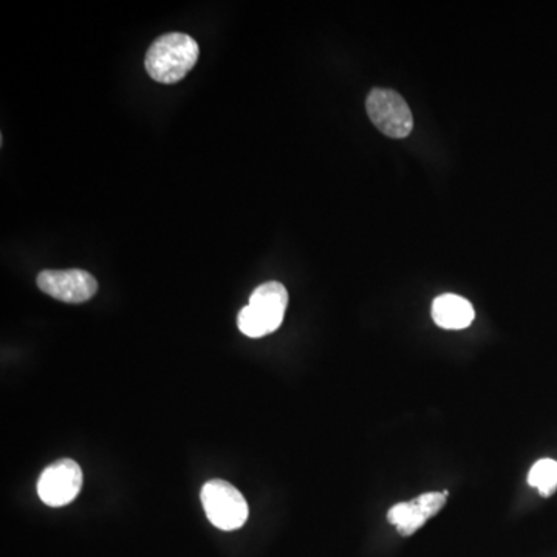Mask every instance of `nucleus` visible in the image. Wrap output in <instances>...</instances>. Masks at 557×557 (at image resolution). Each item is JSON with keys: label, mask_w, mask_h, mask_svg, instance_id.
Listing matches in <instances>:
<instances>
[{"label": "nucleus", "mask_w": 557, "mask_h": 557, "mask_svg": "<svg viewBox=\"0 0 557 557\" xmlns=\"http://www.w3.org/2000/svg\"><path fill=\"white\" fill-rule=\"evenodd\" d=\"M448 491L426 493L411 502H401L390 508L387 520L397 527L401 536H412L424 523L440 513L446 505Z\"/></svg>", "instance_id": "7"}, {"label": "nucleus", "mask_w": 557, "mask_h": 557, "mask_svg": "<svg viewBox=\"0 0 557 557\" xmlns=\"http://www.w3.org/2000/svg\"><path fill=\"white\" fill-rule=\"evenodd\" d=\"M42 293L67 304H83L98 291V282L84 270H45L38 276Z\"/></svg>", "instance_id": "6"}, {"label": "nucleus", "mask_w": 557, "mask_h": 557, "mask_svg": "<svg viewBox=\"0 0 557 557\" xmlns=\"http://www.w3.org/2000/svg\"><path fill=\"white\" fill-rule=\"evenodd\" d=\"M83 488V469L75 460L62 458L44 469L38 480L39 499L59 508L69 505Z\"/></svg>", "instance_id": "5"}, {"label": "nucleus", "mask_w": 557, "mask_h": 557, "mask_svg": "<svg viewBox=\"0 0 557 557\" xmlns=\"http://www.w3.org/2000/svg\"><path fill=\"white\" fill-rule=\"evenodd\" d=\"M432 318L435 324L445 330H463L475 318L474 307L457 294H441L432 304Z\"/></svg>", "instance_id": "8"}, {"label": "nucleus", "mask_w": 557, "mask_h": 557, "mask_svg": "<svg viewBox=\"0 0 557 557\" xmlns=\"http://www.w3.org/2000/svg\"><path fill=\"white\" fill-rule=\"evenodd\" d=\"M199 44L185 33H168L152 42L147 50L146 72L160 84L182 81L199 61Z\"/></svg>", "instance_id": "1"}, {"label": "nucleus", "mask_w": 557, "mask_h": 557, "mask_svg": "<svg viewBox=\"0 0 557 557\" xmlns=\"http://www.w3.org/2000/svg\"><path fill=\"white\" fill-rule=\"evenodd\" d=\"M367 113L376 129L390 138H406L414 129L411 109L400 93L373 89L367 96Z\"/></svg>", "instance_id": "4"}, {"label": "nucleus", "mask_w": 557, "mask_h": 557, "mask_svg": "<svg viewBox=\"0 0 557 557\" xmlns=\"http://www.w3.org/2000/svg\"><path fill=\"white\" fill-rule=\"evenodd\" d=\"M528 483L539 491L540 496L550 497L557 489V462L544 458L534 463L528 474Z\"/></svg>", "instance_id": "9"}, {"label": "nucleus", "mask_w": 557, "mask_h": 557, "mask_svg": "<svg viewBox=\"0 0 557 557\" xmlns=\"http://www.w3.org/2000/svg\"><path fill=\"white\" fill-rule=\"evenodd\" d=\"M202 503L209 522L223 531L242 528L250 514L245 497L225 480H209L202 489Z\"/></svg>", "instance_id": "3"}, {"label": "nucleus", "mask_w": 557, "mask_h": 557, "mask_svg": "<svg viewBox=\"0 0 557 557\" xmlns=\"http://www.w3.org/2000/svg\"><path fill=\"white\" fill-rule=\"evenodd\" d=\"M288 291L281 282L271 281L253 291L250 304L237 316L239 330L248 338H264L276 332L284 321Z\"/></svg>", "instance_id": "2"}]
</instances>
